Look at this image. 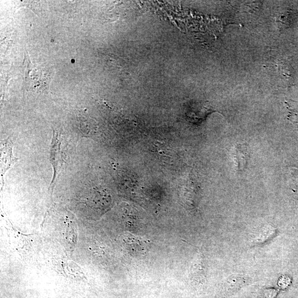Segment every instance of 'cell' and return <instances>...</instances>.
I'll return each mask as SVG.
<instances>
[{
  "instance_id": "obj_7",
  "label": "cell",
  "mask_w": 298,
  "mask_h": 298,
  "mask_svg": "<svg viewBox=\"0 0 298 298\" xmlns=\"http://www.w3.org/2000/svg\"><path fill=\"white\" fill-rule=\"evenodd\" d=\"M288 113L287 115L288 120L292 124L298 126V110L295 109L287 106Z\"/></svg>"
},
{
  "instance_id": "obj_6",
  "label": "cell",
  "mask_w": 298,
  "mask_h": 298,
  "mask_svg": "<svg viewBox=\"0 0 298 298\" xmlns=\"http://www.w3.org/2000/svg\"><path fill=\"white\" fill-rule=\"evenodd\" d=\"M246 282L245 278L239 274H234L230 276L226 282V288L229 292H233L242 287V286Z\"/></svg>"
},
{
  "instance_id": "obj_2",
  "label": "cell",
  "mask_w": 298,
  "mask_h": 298,
  "mask_svg": "<svg viewBox=\"0 0 298 298\" xmlns=\"http://www.w3.org/2000/svg\"><path fill=\"white\" fill-rule=\"evenodd\" d=\"M61 144V134L59 135V133L54 131L50 156L52 165L53 166L54 171L53 181L56 178L57 174L61 171L64 162Z\"/></svg>"
},
{
  "instance_id": "obj_4",
  "label": "cell",
  "mask_w": 298,
  "mask_h": 298,
  "mask_svg": "<svg viewBox=\"0 0 298 298\" xmlns=\"http://www.w3.org/2000/svg\"><path fill=\"white\" fill-rule=\"evenodd\" d=\"M236 171L239 173H243L246 170L249 159V152L248 146L239 143L235 146L233 150Z\"/></svg>"
},
{
  "instance_id": "obj_5",
  "label": "cell",
  "mask_w": 298,
  "mask_h": 298,
  "mask_svg": "<svg viewBox=\"0 0 298 298\" xmlns=\"http://www.w3.org/2000/svg\"><path fill=\"white\" fill-rule=\"evenodd\" d=\"M12 144L7 140L3 142L2 145V176H4L5 172L11 167L14 160L13 156V148Z\"/></svg>"
},
{
  "instance_id": "obj_1",
  "label": "cell",
  "mask_w": 298,
  "mask_h": 298,
  "mask_svg": "<svg viewBox=\"0 0 298 298\" xmlns=\"http://www.w3.org/2000/svg\"><path fill=\"white\" fill-rule=\"evenodd\" d=\"M124 242L128 252L135 258L144 256L147 251V243L141 237L128 234L125 235Z\"/></svg>"
},
{
  "instance_id": "obj_3",
  "label": "cell",
  "mask_w": 298,
  "mask_h": 298,
  "mask_svg": "<svg viewBox=\"0 0 298 298\" xmlns=\"http://www.w3.org/2000/svg\"><path fill=\"white\" fill-rule=\"evenodd\" d=\"M190 277L192 281L202 282L206 278V268L204 256L199 251L193 260L190 267Z\"/></svg>"
}]
</instances>
